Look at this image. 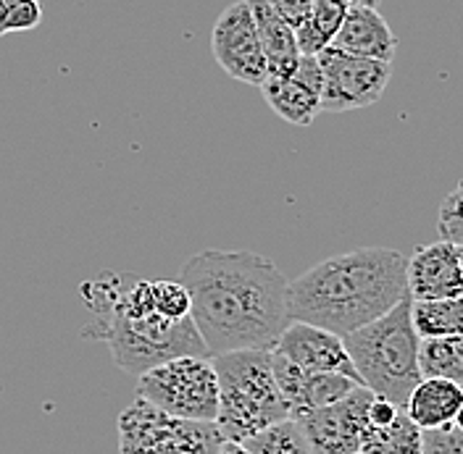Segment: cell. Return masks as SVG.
Returning a JSON list of instances; mask_svg holds the SVG:
<instances>
[{
  "instance_id": "cell-29",
  "label": "cell",
  "mask_w": 463,
  "mask_h": 454,
  "mask_svg": "<svg viewBox=\"0 0 463 454\" xmlns=\"http://www.w3.org/2000/svg\"><path fill=\"white\" fill-rule=\"evenodd\" d=\"M219 454H248V449H245V444H240V441H230V439H224V444H222Z\"/></svg>"
},
{
  "instance_id": "cell-16",
  "label": "cell",
  "mask_w": 463,
  "mask_h": 454,
  "mask_svg": "<svg viewBox=\"0 0 463 454\" xmlns=\"http://www.w3.org/2000/svg\"><path fill=\"white\" fill-rule=\"evenodd\" d=\"M463 404V386L450 378L424 375L419 386L411 392L405 402V415L421 428L434 431L456 423V415Z\"/></svg>"
},
{
  "instance_id": "cell-24",
  "label": "cell",
  "mask_w": 463,
  "mask_h": 454,
  "mask_svg": "<svg viewBox=\"0 0 463 454\" xmlns=\"http://www.w3.org/2000/svg\"><path fill=\"white\" fill-rule=\"evenodd\" d=\"M43 24L40 0H0V37L11 32H29Z\"/></svg>"
},
{
  "instance_id": "cell-22",
  "label": "cell",
  "mask_w": 463,
  "mask_h": 454,
  "mask_svg": "<svg viewBox=\"0 0 463 454\" xmlns=\"http://www.w3.org/2000/svg\"><path fill=\"white\" fill-rule=\"evenodd\" d=\"M242 444H245L248 454H317L311 441L306 439L303 428L292 418L269 426Z\"/></svg>"
},
{
  "instance_id": "cell-2",
  "label": "cell",
  "mask_w": 463,
  "mask_h": 454,
  "mask_svg": "<svg viewBox=\"0 0 463 454\" xmlns=\"http://www.w3.org/2000/svg\"><path fill=\"white\" fill-rule=\"evenodd\" d=\"M405 271L408 257L392 247H358L326 257L289 282V315L345 339L403 302Z\"/></svg>"
},
{
  "instance_id": "cell-27",
  "label": "cell",
  "mask_w": 463,
  "mask_h": 454,
  "mask_svg": "<svg viewBox=\"0 0 463 454\" xmlns=\"http://www.w3.org/2000/svg\"><path fill=\"white\" fill-rule=\"evenodd\" d=\"M269 3L292 29L300 27L317 5V0H269Z\"/></svg>"
},
{
  "instance_id": "cell-14",
  "label": "cell",
  "mask_w": 463,
  "mask_h": 454,
  "mask_svg": "<svg viewBox=\"0 0 463 454\" xmlns=\"http://www.w3.org/2000/svg\"><path fill=\"white\" fill-rule=\"evenodd\" d=\"M321 63L318 56H303L295 74L266 77L260 92L269 108L292 126H308L321 114Z\"/></svg>"
},
{
  "instance_id": "cell-17",
  "label": "cell",
  "mask_w": 463,
  "mask_h": 454,
  "mask_svg": "<svg viewBox=\"0 0 463 454\" xmlns=\"http://www.w3.org/2000/svg\"><path fill=\"white\" fill-rule=\"evenodd\" d=\"M256 27L260 34V45L266 53V66H269V77H289L295 74L298 63H300V45L295 37V29L271 8L269 0H248Z\"/></svg>"
},
{
  "instance_id": "cell-18",
  "label": "cell",
  "mask_w": 463,
  "mask_h": 454,
  "mask_svg": "<svg viewBox=\"0 0 463 454\" xmlns=\"http://www.w3.org/2000/svg\"><path fill=\"white\" fill-rule=\"evenodd\" d=\"M345 0H317L311 16L295 29L298 45L303 56H318L329 45H335L337 32L343 29V22L347 16Z\"/></svg>"
},
{
  "instance_id": "cell-9",
  "label": "cell",
  "mask_w": 463,
  "mask_h": 454,
  "mask_svg": "<svg viewBox=\"0 0 463 454\" xmlns=\"http://www.w3.org/2000/svg\"><path fill=\"white\" fill-rule=\"evenodd\" d=\"M211 51L224 74L242 85L260 87L269 77L266 53L248 0H237L222 11L211 32Z\"/></svg>"
},
{
  "instance_id": "cell-12",
  "label": "cell",
  "mask_w": 463,
  "mask_h": 454,
  "mask_svg": "<svg viewBox=\"0 0 463 454\" xmlns=\"http://www.w3.org/2000/svg\"><path fill=\"white\" fill-rule=\"evenodd\" d=\"M271 355H274V378H277V386L282 392V399L288 404L292 421L298 415H303V412L337 404L355 386H361L358 381L347 378L343 373L306 370L300 368V366H295L288 357L277 355V352H271Z\"/></svg>"
},
{
  "instance_id": "cell-19",
  "label": "cell",
  "mask_w": 463,
  "mask_h": 454,
  "mask_svg": "<svg viewBox=\"0 0 463 454\" xmlns=\"http://www.w3.org/2000/svg\"><path fill=\"white\" fill-rule=\"evenodd\" d=\"M411 312H413V326L421 339L463 337V294L413 302Z\"/></svg>"
},
{
  "instance_id": "cell-11",
  "label": "cell",
  "mask_w": 463,
  "mask_h": 454,
  "mask_svg": "<svg viewBox=\"0 0 463 454\" xmlns=\"http://www.w3.org/2000/svg\"><path fill=\"white\" fill-rule=\"evenodd\" d=\"M271 352L288 357L300 368L321 370V373H343V375L361 384L358 370H355L353 357L347 352L345 339L326 331V329H318V326L303 323V320H292L282 331V337L274 344Z\"/></svg>"
},
{
  "instance_id": "cell-20",
  "label": "cell",
  "mask_w": 463,
  "mask_h": 454,
  "mask_svg": "<svg viewBox=\"0 0 463 454\" xmlns=\"http://www.w3.org/2000/svg\"><path fill=\"white\" fill-rule=\"evenodd\" d=\"M421 449H424L421 428L405 412H401V418L390 426H372L358 454H421Z\"/></svg>"
},
{
  "instance_id": "cell-23",
  "label": "cell",
  "mask_w": 463,
  "mask_h": 454,
  "mask_svg": "<svg viewBox=\"0 0 463 454\" xmlns=\"http://www.w3.org/2000/svg\"><path fill=\"white\" fill-rule=\"evenodd\" d=\"M153 308L169 320H182L193 315V297L182 282H150Z\"/></svg>"
},
{
  "instance_id": "cell-31",
  "label": "cell",
  "mask_w": 463,
  "mask_h": 454,
  "mask_svg": "<svg viewBox=\"0 0 463 454\" xmlns=\"http://www.w3.org/2000/svg\"><path fill=\"white\" fill-rule=\"evenodd\" d=\"M456 426L463 431V404H461V410H458V415H456Z\"/></svg>"
},
{
  "instance_id": "cell-7",
  "label": "cell",
  "mask_w": 463,
  "mask_h": 454,
  "mask_svg": "<svg viewBox=\"0 0 463 454\" xmlns=\"http://www.w3.org/2000/svg\"><path fill=\"white\" fill-rule=\"evenodd\" d=\"M118 454H219L224 433L216 423L182 421L137 399L118 415Z\"/></svg>"
},
{
  "instance_id": "cell-15",
  "label": "cell",
  "mask_w": 463,
  "mask_h": 454,
  "mask_svg": "<svg viewBox=\"0 0 463 454\" xmlns=\"http://www.w3.org/2000/svg\"><path fill=\"white\" fill-rule=\"evenodd\" d=\"M335 48L353 53V56L376 58L392 63L398 51V37L379 14V8L372 5H350L347 8L343 29L335 37Z\"/></svg>"
},
{
  "instance_id": "cell-1",
  "label": "cell",
  "mask_w": 463,
  "mask_h": 454,
  "mask_svg": "<svg viewBox=\"0 0 463 454\" xmlns=\"http://www.w3.org/2000/svg\"><path fill=\"white\" fill-rule=\"evenodd\" d=\"M193 320L208 355L274 349L292 323L289 282L269 257L250 250H203L182 265Z\"/></svg>"
},
{
  "instance_id": "cell-25",
  "label": "cell",
  "mask_w": 463,
  "mask_h": 454,
  "mask_svg": "<svg viewBox=\"0 0 463 454\" xmlns=\"http://www.w3.org/2000/svg\"><path fill=\"white\" fill-rule=\"evenodd\" d=\"M439 239H448L463 247V179L450 190V195L442 199L439 216H437Z\"/></svg>"
},
{
  "instance_id": "cell-4",
  "label": "cell",
  "mask_w": 463,
  "mask_h": 454,
  "mask_svg": "<svg viewBox=\"0 0 463 454\" xmlns=\"http://www.w3.org/2000/svg\"><path fill=\"white\" fill-rule=\"evenodd\" d=\"M413 300L405 297L401 305L369 326L345 337L347 352L358 370L361 386L376 397L390 399L405 410L411 392L424 378L421 373V337L413 326Z\"/></svg>"
},
{
  "instance_id": "cell-26",
  "label": "cell",
  "mask_w": 463,
  "mask_h": 454,
  "mask_svg": "<svg viewBox=\"0 0 463 454\" xmlns=\"http://www.w3.org/2000/svg\"><path fill=\"white\" fill-rule=\"evenodd\" d=\"M421 454H463V431L456 423L434 431H421Z\"/></svg>"
},
{
  "instance_id": "cell-32",
  "label": "cell",
  "mask_w": 463,
  "mask_h": 454,
  "mask_svg": "<svg viewBox=\"0 0 463 454\" xmlns=\"http://www.w3.org/2000/svg\"><path fill=\"white\" fill-rule=\"evenodd\" d=\"M461 265H463V247H461Z\"/></svg>"
},
{
  "instance_id": "cell-3",
  "label": "cell",
  "mask_w": 463,
  "mask_h": 454,
  "mask_svg": "<svg viewBox=\"0 0 463 454\" xmlns=\"http://www.w3.org/2000/svg\"><path fill=\"white\" fill-rule=\"evenodd\" d=\"M82 302L92 320L82 329L85 339L109 344L118 368L143 375L174 357H211L201 331L190 318L169 320L153 308L150 282L132 273L103 271L82 284Z\"/></svg>"
},
{
  "instance_id": "cell-21",
  "label": "cell",
  "mask_w": 463,
  "mask_h": 454,
  "mask_svg": "<svg viewBox=\"0 0 463 454\" xmlns=\"http://www.w3.org/2000/svg\"><path fill=\"white\" fill-rule=\"evenodd\" d=\"M421 373L450 378L463 386V337L421 339Z\"/></svg>"
},
{
  "instance_id": "cell-5",
  "label": "cell",
  "mask_w": 463,
  "mask_h": 454,
  "mask_svg": "<svg viewBox=\"0 0 463 454\" xmlns=\"http://www.w3.org/2000/svg\"><path fill=\"white\" fill-rule=\"evenodd\" d=\"M219 375L216 426L224 439L248 441L260 431L289 418L288 404L274 378L271 349H237L213 357Z\"/></svg>"
},
{
  "instance_id": "cell-6",
  "label": "cell",
  "mask_w": 463,
  "mask_h": 454,
  "mask_svg": "<svg viewBox=\"0 0 463 454\" xmlns=\"http://www.w3.org/2000/svg\"><path fill=\"white\" fill-rule=\"evenodd\" d=\"M135 397L182 421L216 423L219 375L213 357L187 355L145 370L137 375Z\"/></svg>"
},
{
  "instance_id": "cell-28",
  "label": "cell",
  "mask_w": 463,
  "mask_h": 454,
  "mask_svg": "<svg viewBox=\"0 0 463 454\" xmlns=\"http://www.w3.org/2000/svg\"><path fill=\"white\" fill-rule=\"evenodd\" d=\"M401 412H405L403 407H398L395 402H390V399L384 397H376L372 399V404H369V421H372V426L376 428H384L390 426V423H395L398 418H401Z\"/></svg>"
},
{
  "instance_id": "cell-8",
  "label": "cell",
  "mask_w": 463,
  "mask_h": 454,
  "mask_svg": "<svg viewBox=\"0 0 463 454\" xmlns=\"http://www.w3.org/2000/svg\"><path fill=\"white\" fill-rule=\"evenodd\" d=\"M318 63L324 77L321 111L326 114H345L379 103L392 74V63L353 56L335 45L318 53Z\"/></svg>"
},
{
  "instance_id": "cell-10",
  "label": "cell",
  "mask_w": 463,
  "mask_h": 454,
  "mask_svg": "<svg viewBox=\"0 0 463 454\" xmlns=\"http://www.w3.org/2000/svg\"><path fill=\"white\" fill-rule=\"evenodd\" d=\"M374 392L366 386H355L345 399L329 407H318L298 415V426L303 428L317 454H358L369 431V404Z\"/></svg>"
},
{
  "instance_id": "cell-13",
  "label": "cell",
  "mask_w": 463,
  "mask_h": 454,
  "mask_svg": "<svg viewBox=\"0 0 463 454\" xmlns=\"http://www.w3.org/2000/svg\"><path fill=\"white\" fill-rule=\"evenodd\" d=\"M408 297L413 302L445 300L463 294V265L461 247L439 239L432 245L416 247L408 257Z\"/></svg>"
},
{
  "instance_id": "cell-30",
  "label": "cell",
  "mask_w": 463,
  "mask_h": 454,
  "mask_svg": "<svg viewBox=\"0 0 463 454\" xmlns=\"http://www.w3.org/2000/svg\"><path fill=\"white\" fill-rule=\"evenodd\" d=\"M347 5H372V8H376L379 5V0H345Z\"/></svg>"
}]
</instances>
